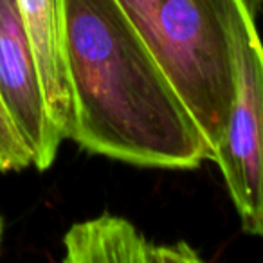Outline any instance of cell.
Here are the masks:
<instances>
[{"instance_id": "1", "label": "cell", "mask_w": 263, "mask_h": 263, "mask_svg": "<svg viewBox=\"0 0 263 263\" xmlns=\"http://www.w3.org/2000/svg\"><path fill=\"white\" fill-rule=\"evenodd\" d=\"M63 58L67 139L81 150L157 170L211 161L193 116L116 0H63Z\"/></svg>"}, {"instance_id": "2", "label": "cell", "mask_w": 263, "mask_h": 263, "mask_svg": "<svg viewBox=\"0 0 263 263\" xmlns=\"http://www.w3.org/2000/svg\"><path fill=\"white\" fill-rule=\"evenodd\" d=\"M161 63L200 128L209 154L236 96L227 31L211 0H116Z\"/></svg>"}, {"instance_id": "3", "label": "cell", "mask_w": 263, "mask_h": 263, "mask_svg": "<svg viewBox=\"0 0 263 263\" xmlns=\"http://www.w3.org/2000/svg\"><path fill=\"white\" fill-rule=\"evenodd\" d=\"M227 31L236 70L229 123L213 150L241 229L263 238V42L245 0H211Z\"/></svg>"}, {"instance_id": "4", "label": "cell", "mask_w": 263, "mask_h": 263, "mask_svg": "<svg viewBox=\"0 0 263 263\" xmlns=\"http://www.w3.org/2000/svg\"><path fill=\"white\" fill-rule=\"evenodd\" d=\"M0 98L36 170L54 162L65 141L52 119L36 54L16 0H0Z\"/></svg>"}, {"instance_id": "5", "label": "cell", "mask_w": 263, "mask_h": 263, "mask_svg": "<svg viewBox=\"0 0 263 263\" xmlns=\"http://www.w3.org/2000/svg\"><path fill=\"white\" fill-rule=\"evenodd\" d=\"M65 263H198L190 243H157L130 220L105 213L83 220L63 236Z\"/></svg>"}, {"instance_id": "6", "label": "cell", "mask_w": 263, "mask_h": 263, "mask_svg": "<svg viewBox=\"0 0 263 263\" xmlns=\"http://www.w3.org/2000/svg\"><path fill=\"white\" fill-rule=\"evenodd\" d=\"M36 54L49 108L67 139L70 126V92L63 58V0H16Z\"/></svg>"}, {"instance_id": "7", "label": "cell", "mask_w": 263, "mask_h": 263, "mask_svg": "<svg viewBox=\"0 0 263 263\" xmlns=\"http://www.w3.org/2000/svg\"><path fill=\"white\" fill-rule=\"evenodd\" d=\"M29 166L31 154L0 98V172H22Z\"/></svg>"}, {"instance_id": "8", "label": "cell", "mask_w": 263, "mask_h": 263, "mask_svg": "<svg viewBox=\"0 0 263 263\" xmlns=\"http://www.w3.org/2000/svg\"><path fill=\"white\" fill-rule=\"evenodd\" d=\"M245 4H247L251 15L254 16V20L259 15H263V0H245Z\"/></svg>"}, {"instance_id": "9", "label": "cell", "mask_w": 263, "mask_h": 263, "mask_svg": "<svg viewBox=\"0 0 263 263\" xmlns=\"http://www.w3.org/2000/svg\"><path fill=\"white\" fill-rule=\"evenodd\" d=\"M2 231H4V223H2V218H0V241H2Z\"/></svg>"}]
</instances>
